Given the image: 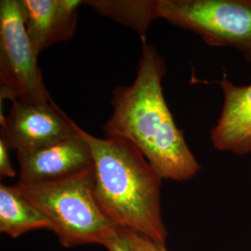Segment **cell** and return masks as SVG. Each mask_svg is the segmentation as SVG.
Masks as SVG:
<instances>
[{
  "instance_id": "obj_1",
  "label": "cell",
  "mask_w": 251,
  "mask_h": 251,
  "mask_svg": "<svg viewBox=\"0 0 251 251\" xmlns=\"http://www.w3.org/2000/svg\"><path fill=\"white\" fill-rule=\"evenodd\" d=\"M131 85L113 91V113L103 126L105 137L124 139L143 152L163 179L184 181L195 177L201 166L176 126L164 97L162 80L167 63L147 40Z\"/></svg>"
},
{
  "instance_id": "obj_2",
  "label": "cell",
  "mask_w": 251,
  "mask_h": 251,
  "mask_svg": "<svg viewBox=\"0 0 251 251\" xmlns=\"http://www.w3.org/2000/svg\"><path fill=\"white\" fill-rule=\"evenodd\" d=\"M93 155L92 190L100 208L119 230L165 246L168 232L161 210V176L134 144L98 138L82 129Z\"/></svg>"
},
{
  "instance_id": "obj_3",
  "label": "cell",
  "mask_w": 251,
  "mask_h": 251,
  "mask_svg": "<svg viewBox=\"0 0 251 251\" xmlns=\"http://www.w3.org/2000/svg\"><path fill=\"white\" fill-rule=\"evenodd\" d=\"M16 187L48 217L63 247L105 246L118 231L94 198L92 170L50 182L17 183Z\"/></svg>"
},
{
  "instance_id": "obj_4",
  "label": "cell",
  "mask_w": 251,
  "mask_h": 251,
  "mask_svg": "<svg viewBox=\"0 0 251 251\" xmlns=\"http://www.w3.org/2000/svg\"><path fill=\"white\" fill-rule=\"evenodd\" d=\"M158 16L251 63V0H158Z\"/></svg>"
},
{
  "instance_id": "obj_5",
  "label": "cell",
  "mask_w": 251,
  "mask_h": 251,
  "mask_svg": "<svg viewBox=\"0 0 251 251\" xmlns=\"http://www.w3.org/2000/svg\"><path fill=\"white\" fill-rule=\"evenodd\" d=\"M19 0L0 1V100L50 101Z\"/></svg>"
},
{
  "instance_id": "obj_6",
  "label": "cell",
  "mask_w": 251,
  "mask_h": 251,
  "mask_svg": "<svg viewBox=\"0 0 251 251\" xmlns=\"http://www.w3.org/2000/svg\"><path fill=\"white\" fill-rule=\"evenodd\" d=\"M76 126L53 100H15L8 116H1L0 138L17 152H34L75 136Z\"/></svg>"
},
{
  "instance_id": "obj_7",
  "label": "cell",
  "mask_w": 251,
  "mask_h": 251,
  "mask_svg": "<svg viewBox=\"0 0 251 251\" xmlns=\"http://www.w3.org/2000/svg\"><path fill=\"white\" fill-rule=\"evenodd\" d=\"M77 134L34 152H17L18 183L36 184L72 177L93 168L87 141Z\"/></svg>"
},
{
  "instance_id": "obj_8",
  "label": "cell",
  "mask_w": 251,
  "mask_h": 251,
  "mask_svg": "<svg viewBox=\"0 0 251 251\" xmlns=\"http://www.w3.org/2000/svg\"><path fill=\"white\" fill-rule=\"evenodd\" d=\"M24 24L38 56L46 49L71 40L80 0H19Z\"/></svg>"
},
{
  "instance_id": "obj_9",
  "label": "cell",
  "mask_w": 251,
  "mask_h": 251,
  "mask_svg": "<svg viewBox=\"0 0 251 251\" xmlns=\"http://www.w3.org/2000/svg\"><path fill=\"white\" fill-rule=\"evenodd\" d=\"M224 104L210 130L212 146L235 155L251 153V84L235 85L226 75L218 82Z\"/></svg>"
},
{
  "instance_id": "obj_10",
  "label": "cell",
  "mask_w": 251,
  "mask_h": 251,
  "mask_svg": "<svg viewBox=\"0 0 251 251\" xmlns=\"http://www.w3.org/2000/svg\"><path fill=\"white\" fill-rule=\"evenodd\" d=\"M38 229L52 231L48 217L25 198L16 185L0 184V232L16 238Z\"/></svg>"
},
{
  "instance_id": "obj_11",
  "label": "cell",
  "mask_w": 251,
  "mask_h": 251,
  "mask_svg": "<svg viewBox=\"0 0 251 251\" xmlns=\"http://www.w3.org/2000/svg\"><path fill=\"white\" fill-rule=\"evenodd\" d=\"M83 5L90 6L99 14L129 27L146 40V33L158 16V0H86Z\"/></svg>"
},
{
  "instance_id": "obj_12",
  "label": "cell",
  "mask_w": 251,
  "mask_h": 251,
  "mask_svg": "<svg viewBox=\"0 0 251 251\" xmlns=\"http://www.w3.org/2000/svg\"><path fill=\"white\" fill-rule=\"evenodd\" d=\"M120 231L125 235L126 238L129 241L136 251H168L165 246L155 244L141 234L126 230Z\"/></svg>"
},
{
  "instance_id": "obj_13",
  "label": "cell",
  "mask_w": 251,
  "mask_h": 251,
  "mask_svg": "<svg viewBox=\"0 0 251 251\" xmlns=\"http://www.w3.org/2000/svg\"><path fill=\"white\" fill-rule=\"evenodd\" d=\"M9 148L7 143L0 138V176L3 178H13L16 171L13 169L9 158Z\"/></svg>"
},
{
  "instance_id": "obj_14",
  "label": "cell",
  "mask_w": 251,
  "mask_h": 251,
  "mask_svg": "<svg viewBox=\"0 0 251 251\" xmlns=\"http://www.w3.org/2000/svg\"><path fill=\"white\" fill-rule=\"evenodd\" d=\"M104 247L109 251H136L119 229Z\"/></svg>"
}]
</instances>
